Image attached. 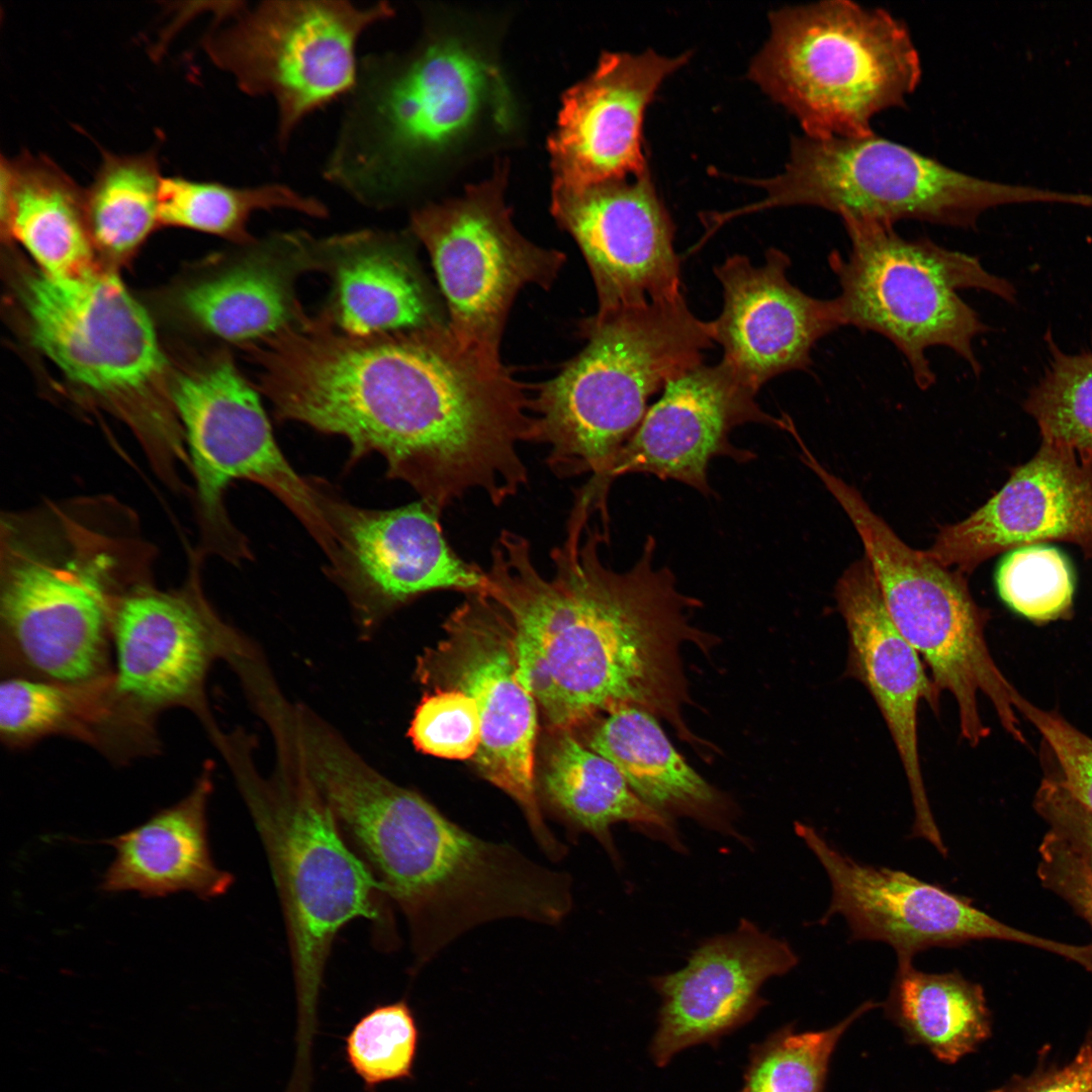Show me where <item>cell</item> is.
<instances>
[{
  "instance_id": "obj_41",
  "label": "cell",
  "mask_w": 1092,
  "mask_h": 1092,
  "mask_svg": "<svg viewBox=\"0 0 1092 1092\" xmlns=\"http://www.w3.org/2000/svg\"><path fill=\"white\" fill-rule=\"evenodd\" d=\"M1037 876L1092 928V867L1048 831L1040 842Z\"/></svg>"
},
{
  "instance_id": "obj_24",
  "label": "cell",
  "mask_w": 1092,
  "mask_h": 1092,
  "mask_svg": "<svg viewBox=\"0 0 1092 1092\" xmlns=\"http://www.w3.org/2000/svg\"><path fill=\"white\" fill-rule=\"evenodd\" d=\"M835 598L847 632L846 673L868 690L891 734L911 792L913 835L946 855L926 795L917 733L920 702L938 713L940 694L890 618L867 558L843 572Z\"/></svg>"
},
{
  "instance_id": "obj_34",
  "label": "cell",
  "mask_w": 1092,
  "mask_h": 1092,
  "mask_svg": "<svg viewBox=\"0 0 1092 1092\" xmlns=\"http://www.w3.org/2000/svg\"><path fill=\"white\" fill-rule=\"evenodd\" d=\"M162 179L154 149L127 155L103 151L84 190L90 236L99 248L113 256L128 254L160 224Z\"/></svg>"
},
{
  "instance_id": "obj_2",
  "label": "cell",
  "mask_w": 1092,
  "mask_h": 1092,
  "mask_svg": "<svg viewBox=\"0 0 1092 1092\" xmlns=\"http://www.w3.org/2000/svg\"><path fill=\"white\" fill-rule=\"evenodd\" d=\"M574 502L550 576L537 569L527 538L503 530L478 589L513 629L522 682L556 732L638 707L697 745L682 716L690 695L680 649L713 645L690 621L698 600L654 565L651 536L630 569L608 566L600 551L608 532L588 524L593 498L579 488Z\"/></svg>"
},
{
  "instance_id": "obj_28",
  "label": "cell",
  "mask_w": 1092,
  "mask_h": 1092,
  "mask_svg": "<svg viewBox=\"0 0 1092 1092\" xmlns=\"http://www.w3.org/2000/svg\"><path fill=\"white\" fill-rule=\"evenodd\" d=\"M585 745L611 761L635 795L665 818H691L743 840L734 826L733 802L689 764L653 714L638 707L615 710L592 730Z\"/></svg>"
},
{
  "instance_id": "obj_8",
  "label": "cell",
  "mask_w": 1092,
  "mask_h": 1092,
  "mask_svg": "<svg viewBox=\"0 0 1092 1092\" xmlns=\"http://www.w3.org/2000/svg\"><path fill=\"white\" fill-rule=\"evenodd\" d=\"M765 196L734 210L716 212L720 228L732 218L781 206L809 205L894 225L913 219L970 229L986 210L1009 204L1074 205L1077 196L1028 185L978 178L909 147L877 135L793 138L785 170L751 179Z\"/></svg>"
},
{
  "instance_id": "obj_25",
  "label": "cell",
  "mask_w": 1092,
  "mask_h": 1092,
  "mask_svg": "<svg viewBox=\"0 0 1092 1092\" xmlns=\"http://www.w3.org/2000/svg\"><path fill=\"white\" fill-rule=\"evenodd\" d=\"M321 239L273 233L241 245L218 268L184 291L189 317L207 334L241 347L270 337L306 314L297 278L320 271Z\"/></svg>"
},
{
  "instance_id": "obj_5",
  "label": "cell",
  "mask_w": 1092,
  "mask_h": 1092,
  "mask_svg": "<svg viewBox=\"0 0 1092 1092\" xmlns=\"http://www.w3.org/2000/svg\"><path fill=\"white\" fill-rule=\"evenodd\" d=\"M239 785L282 907L298 1014L296 1055L304 1059L311 1054L318 997L338 933L365 918L380 946L395 948L391 902L299 767L271 783L241 772Z\"/></svg>"
},
{
  "instance_id": "obj_11",
  "label": "cell",
  "mask_w": 1092,
  "mask_h": 1092,
  "mask_svg": "<svg viewBox=\"0 0 1092 1092\" xmlns=\"http://www.w3.org/2000/svg\"><path fill=\"white\" fill-rule=\"evenodd\" d=\"M169 395L182 428L200 533L197 548L239 564L250 559L244 535L231 522L223 495L246 479L278 497L329 556L333 536L314 479L299 475L279 448L260 392L225 352L178 375Z\"/></svg>"
},
{
  "instance_id": "obj_21",
  "label": "cell",
  "mask_w": 1092,
  "mask_h": 1092,
  "mask_svg": "<svg viewBox=\"0 0 1092 1092\" xmlns=\"http://www.w3.org/2000/svg\"><path fill=\"white\" fill-rule=\"evenodd\" d=\"M756 393L722 360L702 363L670 380L616 457L609 481L627 473H647L711 494L707 472L712 459L753 458L751 451L730 442L736 427L758 423L788 428L789 419L761 410Z\"/></svg>"
},
{
  "instance_id": "obj_14",
  "label": "cell",
  "mask_w": 1092,
  "mask_h": 1092,
  "mask_svg": "<svg viewBox=\"0 0 1092 1092\" xmlns=\"http://www.w3.org/2000/svg\"><path fill=\"white\" fill-rule=\"evenodd\" d=\"M872 567L894 625L927 664L939 694L956 700L963 739L977 746L990 734L979 710L982 694L1006 733L1025 744L1015 706L1020 694L990 652L989 613L975 603L965 579L903 542L880 550Z\"/></svg>"
},
{
  "instance_id": "obj_39",
  "label": "cell",
  "mask_w": 1092,
  "mask_h": 1092,
  "mask_svg": "<svg viewBox=\"0 0 1092 1092\" xmlns=\"http://www.w3.org/2000/svg\"><path fill=\"white\" fill-rule=\"evenodd\" d=\"M408 734L422 752L446 759H473L481 741L476 701L455 689H435L415 711Z\"/></svg>"
},
{
  "instance_id": "obj_37",
  "label": "cell",
  "mask_w": 1092,
  "mask_h": 1092,
  "mask_svg": "<svg viewBox=\"0 0 1092 1092\" xmlns=\"http://www.w3.org/2000/svg\"><path fill=\"white\" fill-rule=\"evenodd\" d=\"M995 579L1002 602L1032 623L1069 620L1074 615L1073 569L1057 548L1032 545L1009 551Z\"/></svg>"
},
{
  "instance_id": "obj_12",
  "label": "cell",
  "mask_w": 1092,
  "mask_h": 1092,
  "mask_svg": "<svg viewBox=\"0 0 1092 1092\" xmlns=\"http://www.w3.org/2000/svg\"><path fill=\"white\" fill-rule=\"evenodd\" d=\"M508 163L442 202L411 212V234L430 255L448 308V331L464 349L499 363V347L519 291L549 289L566 257L540 247L515 226L506 202Z\"/></svg>"
},
{
  "instance_id": "obj_19",
  "label": "cell",
  "mask_w": 1092,
  "mask_h": 1092,
  "mask_svg": "<svg viewBox=\"0 0 1092 1092\" xmlns=\"http://www.w3.org/2000/svg\"><path fill=\"white\" fill-rule=\"evenodd\" d=\"M1049 542L1071 543L1092 560V457L1041 440L999 491L941 528L925 552L946 568L970 572L999 553Z\"/></svg>"
},
{
  "instance_id": "obj_38",
  "label": "cell",
  "mask_w": 1092,
  "mask_h": 1092,
  "mask_svg": "<svg viewBox=\"0 0 1092 1092\" xmlns=\"http://www.w3.org/2000/svg\"><path fill=\"white\" fill-rule=\"evenodd\" d=\"M421 1032L405 998L378 1005L346 1037L347 1061L368 1090L412 1079Z\"/></svg>"
},
{
  "instance_id": "obj_16",
  "label": "cell",
  "mask_w": 1092,
  "mask_h": 1092,
  "mask_svg": "<svg viewBox=\"0 0 1092 1092\" xmlns=\"http://www.w3.org/2000/svg\"><path fill=\"white\" fill-rule=\"evenodd\" d=\"M315 482L334 542L327 573L365 623L430 592L480 588L484 569L452 549L438 509L422 499L389 510L360 508Z\"/></svg>"
},
{
  "instance_id": "obj_32",
  "label": "cell",
  "mask_w": 1092,
  "mask_h": 1092,
  "mask_svg": "<svg viewBox=\"0 0 1092 1092\" xmlns=\"http://www.w3.org/2000/svg\"><path fill=\"white\" fill-rule=\"evenodd\" d=\"M885 1006L911 1041L945 1063L975 1051L990 1034L982 987L958 971L932 974L898 964Z\"/></svg>"
},
{
  "instance_id": "obj_10",
  "label": "cell",
  "mask_w": 1092,
  "mask_h": 1092,
  "mask_svg": "<svg viewBox=\"0 0 1092 1092\" xmlns=\"http://www.w3.org/2000/svg\"><path fill=\"white\" fill-rule=\"evenodd\" d=\"M208 11L204 52L242 93L272 101L282 152L309 116L351 91L360 39L395 14L387 1L347 0L216 1Z\"/></svg>"
},
{
  "instance_id": "obj_29",
  "label": "cell",
  "mask_w": 1092,
  "mask_h": 1092,
  "mask_svg": "<svg viewBox=\"0 0 1092 1092\" xmlns=\"http://www.w3.org/2000/svg\"><path fill=\"white\" fill-rule=\"evenodd\" d=\"M0 218L40 272L77 278L95 271L84 190L49 157L1 155Z\"/></svg>"
},
{
  "instance_id": "obj_22",
  "label": "cell",
  "mask_w": 1092,
  "mask_h": 1092,
  "mask_svg": "<svg viewBox=\"0 0 1092 1092\" xmlns=\"http://www.w3.org/2000/svg\"><path fill=\"white\" fill-rule=\"evenodd\" d=\"M799 960L783 939L742 919L728 933L706 939L680 970L650 980L661 998L650 1055L666 1066L685 1049L719 1039L767 1005L760 988Z\"/></svg>"
},
{
  "instance_id": "obj_27",
  "label": "cell",
  "mask_w": 1092,
  "mask_h": 1092,
  "mask_svg": "<svg viewBox=\"0 0 1092 1092\" xmlns=\"http://www.w3.org/2000/svg\"><path fill=\"white\" fill-rule=\"evenodd\" d=\"M210 777L205 771L178 803L104 841L115 856L103 875L102 891H134L146 898L190 892L202 900L226 893L234 876L217 868L208 840Z\"/></svg>"
},
{
  "instance_id": "obj_15",
  "label": "cell",
  "mask_w": 1092,
  "mask_h": 1092,
  "mask_svg": "<svg viewBox=\"0 0 1092 1092\" xmlns=\"http://www.w3.org/2000/svg\"><path fill=\"white\" fill-rule=\"evenodd\" d=\"M795 832L827 873L832 896L819 920L842 915L851 940H879L896 951L898 964L912 963L931 947H957L972 940L999 939L1028 944L1073 961L1092 962V946L1075 945L1013 928L973 904L972 899L908 873L854 860L813 827L795 823Z\"/></svg>"
},
{
  "instance_id": "obj_35",
  "label": "cell",
  "mask_w": 1092,
  "mask_h": 1092,
  "mask_svg": "<svg viewBox=\"0 0 1092 1092\" xmlns=\"http://www.w3.org/2000/svg\"><path fill=\"white\" fill-rule=\"evenodd\" d=\"M1049 359L1022 402L1042 441L1092 457V347L1067 353L1053 335L1044 336Z\"/></svg>"
},
{
  "instance_id": "obj_40",
  "label": "cell",
  "mask_w": 1092,
  "mask_h": 1092,
  "mask_svg": "<svg viewBox=\"0 0 1092 1092\" xmlns=\"http://www.w3.org/2000/svg\"><path fill=\"white\" fill-rule=\"evenodd\" d=\"M1015 705L1018 714L1041 735L1061 783L1092 812V738L1059 712L1041 709L1021 695Z\"/></svg>"
},
{
  "instance_id": "obj_31",
  "label": "cell",
  "mask_w": 1092,
  "mask_h": 1092,
  "mask_svg": "<svg viewBox=\"0 0 1092 1092\" xmlns=\"http://www.w3.org/2000/svg\"><path fill=\"white\" fill-rule=\"evenodd\" d=\"M132 712L112 674L83 682L10 676L0 687V732L10 746L69 735L105 750L132 739Z\"/></svg>"
},
{
  "instance_id": "obj_36",
  "label": "cell",
  "mask_w": 1092,
  "mask_h": 1092,
  "mask_svg": "<svg viewBox=\"0 0 1092 1092\" xmlns=\"http://www.w3.org/2000/svg\"><path fill=\"white\" fill-rule=\"evenodd\" d=\"M879 1004L868 1001L837 1024L796 1032L785 1026L751 1045L739 1092H823L828 1064L847 1028Z\"/></svg>"
},
{
  "instance_id": "obj_18",
  "label": "cell",
  "mask_w": 1092,
  "mask_h": 1092,
  "mask_svg": "<svg viewBox=\"0 0 1092 1092\" xmlns=\"http://www.w3.org/2000/svg\"><path fill=\"white\" fill-rule=\"evenodd\" d=\"M550 210L579 247L603 316L681 293L674 224L648 173L632 181L551 189Z\"/></svg>"
},
{
  "instance_id": "obj_23",
  "label": "cell",
  "mask_w": 1092,
  "mask_h": 1092,
  "mask_svg": "<svg viewBox=\"0 0 1092 1092\" xmlns=\"http://www.w3.org/2000/svg\"><path fill=\"white\" fill-rule=\"evenodd\" d=\"M790 266L785 252L769 249L761 266L735 254L714 268L724 302L711 321L713 341L723 348L722 361L757 392L776 376L807 371L815 345L843 327L834 298L792 284Z\"/></svg>"
},
{
  "instance_id": "obj_30",
  "label": "cell",
  "mask_w": 1092,
  "mask_h": 1092,
  "mask_svg": "<svg viewBox=\"0 0 1092 1092\" xmlns=\"http://www.w3.org/2000/svg\"><path fill=\"white\" fill-rule=\"evenodd\" d=\"M542 792L572 835H592L617 866L621 857L611 828L621 822L679 852L686 849L674 822L643 803L619 769L572 732H558L543 770Z\"/></svg>"
},
{
  "instance_id": "obj_33",
  "label": "cell",
  "mask_w": 1092,
  "mask_h": 1092,
  "mask_svg": "<svg viewBox=\"0 0 1092 1092\" xmlns=\"http://www.w3.org/2000/svg\"><path fill=\"white\" fill-rule=\"evenodd\" d=\"M285 209L324 218L329 209L318 198L280 182L234 186L181 176L163 177L159 222L185 228L245 245L256 238L249 221L259 211Z\"/></svg>"
},
{
  "instance_id": "obj_17",
  "label": "cell",
  "mask_w": 1092,
  "mask_h": 1092,
  "mask_svg": "<svg viewBox=\"0 0 1092 1092\" xmlns=\"http://www.w3.org/2000/svg\"><path fill=\"white\" fill-rule=\"evenodd\" d=\"M205 556L189 554L187 577L174 589L152 580L134 585L118 601L111 620L117 691L152 715L172 706L204 712L203 684L212 660L241 651L239 638L205 598Z\"/></svg>"
},
{
  "instance_id": "obj_9",
  "label": "cell",
  "mask_w": 1092,
  "mask_h": 1092,
  "mask_svg": "<svg viewBox=\"0 0 1092 1092\" xmlns=\"http://www.w3.org/2000/svg\"><path fill=\"white\" fill-rule=\"evenodd\" d=\"M841 220L849 249L845 254L832 251L828 263L839 286L834 300L843 327L889 340L921 389L936 380L927 351L937 346L950 349L979 375L974 341L989 327L960 291L983 290L1015 303L1013 283L989 272L974 256L926 238L905 239L894 225Z\"/></svg>"
},
{
  "instance_id": "obj_13",
  "label": "cell",
  "mask_w": 1092,
  "mask_h": 1092,
  "mask_svg": "<svg viewBox=\"0 0 1092 1092\" xmlns=\"http://www.w3.org/2000/svg\"><path fill=\"white\" fill-rule=\"evenodd\" d=\"M465 596L445 622L443 639L421 658L420 678L476 701L481 721L472 759L476 770L518 804L541 850L560 860L567 847L545 823L536 785L539 709L520 676L513 629L483 594Z\"/></svg>"
},
{
  "instance_id": "obj_20",
  "label": "cell",
  "mask_w": 1092,
  "mask_h": 1092,
  "mask_svg": "<svg viewBox=\"0 0 1092 1092\" xmlns=\"http://www.w3.org/2000/svg\"><path fill=\"white\" fill-rule=\"evenodd\" d=\"M690 59L605 52L595 70L562 96L548 139L551 189H580L647 173L645 110L662 81Z\"/></svg>"
},
{
  "instance_id": "obj_42",
  "label": "cell",
  "mask_w": 1092,
  "mask_h": 1092,
  "mask_svg": "<svg viewBox=\"0 0 1092 1092\" xmlns=\"http://www.w3.org/2000/svg\"><path fill=\"white\" fill-rule=\"evenodd\" d=\"M1033 805L1048 824V831L1092 867V812L1067 790L1052 768L1044 770Z\"/></svg>"
},
{
  "instance_id": "obj_1",
  "label": "cell",
  "mask_w": 1092,
  "mask_h": 1092,
  "mask_svg": "<svg viewBox=\"0 0 1092 1092\" xmlns=\"http://www.w3.org/2000/svg\"><path fill=\"white\" fill-rule=\"evenodd\" d=\"M255 367L279 421L344 437L351 464L381 455L440 512L474 489L499 506L528 483L519 445L534 442L533 397L446 324L354 336L322 310L267 339Z\"/></svg>"
},
{
  "instance_id": "obj_26",
  "label": "cell",
  "mask_w": 1092,
  "mask_h": 1092,
  "mask_svg": "<svg viewBox=\"0 0 1092 1092\" xmlns=\"http://www.w3.org/2000/svg\"><path fill=\"white\" fill-rule=\"evenodd\" d=\"M320 272L331 280L323 310L347 334L370 336L442 324L400 234L366 229L324 238Z\"/></svg>"
},
{
  "instance_id": "obj_6",
  "label": "cell",
  "mask_w": 1092,
  "mask_h": 1092,
  "mask_svg": "<svg viewBox=\"0 0 1092 1092\" xmlns=\"http://www.w3.org/2000/svg\"><path fill=\"white\" fill-rule=\"evenodd\" d=\"M33 345L73 383L124 421L162 481L188 466L153 323L120 279L107 272L27 276L20 289Z\"/></svg>"
},
{
  "instance_id": "obj_43",
  "label": "cell",
  "mask_w": 1092,
  "mask_h": 1092,
  "mask_svg": "<svg viewBox=\"0 0 1092 1092\" xmlns=\"http://www.w3.org/2000/svg\"><path fill=\"white\" fill-rule=\"evenodd\" d=\"M993 1092H1092V1039L1068 1064L1015 1077Z\"/></svg>"
},
{
  "instance_id": "obj_3",
  "label": "cell",
  "mask_w": 1092,
  "mask_h": 1092,
  "mask_svg": "<svg viewBox=\"0 0 1092 1092\" xmlns=\"http://www.w3.org/2000/svg\"><path fill=\"white\" fill-rule=\"evenodd\" d=\"M422 19L410 47L360 57L323 162V179L370 209L418 202L522 129L502 63L504 23L434 7L422 8Z\"/></svg>"
},
{
  "instance_id": "obj_7",
  "label": "cell",
  "mask_w": 1092,
  "mask_h": 1092,
  "mask_svg": "<svg viewBox=\"0 0 1092 1092\" xmlns=\"http://www.w3.org/2000/svg\"><path fill=\"white\" fill-rule=\"evenodd\" d=\"M748 76L815 139L874 133V117L906 104L921 62L904 22L846 0L784 7Z\"/></svg>"
},
{
  "instance_id": "obj_4",
  "label": "cell",
  "mask_w": 1092,
  "mask_h": 1092,
  "mask_svg": "<svg viewBox=\"0 0 1092 1092\" xmlns=\"http://www.w3.org/2000/svg\"><path fill=\"white\" fill-rule=\"evenodd\" d=\"M587 343L532 400L535 443L561 478L590 473L608 492L609 471L642 422L650 397L703 363L714 345L711 322L698 318L684 295L594 315Z\"/></svg>"
}]
</instances>
